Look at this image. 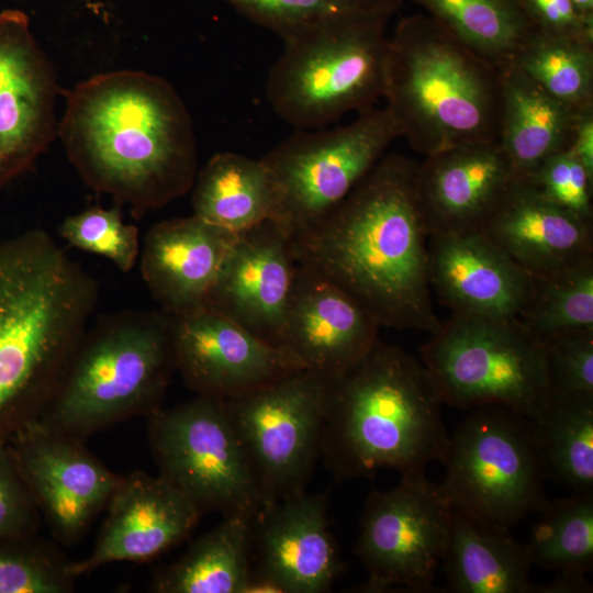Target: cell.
Returning <instances> with one entry per match:
<instances>
[{
  "label": "cell",
  "instance_id": "obj_13",
  "mask_svg": "<svg viewBox=\"0 0 593 593\" xmlns=\"http://www.w3.org/2000/svg\"><path fill=\"white\" fill-rule=\"evenodd\" d=\"M401 477L391 490H373L365 504L357 555L369 574L366 592L434 589L452 508L425 473Z\"/></svg>",
  "mask_w": 593,
  "mask_h": 593
},
{
  "label": "cell",
  "instance_id": "obj_33",
  "mask_svg": "<svg viewBox=\"0 0 593 593\" xmlns=\"http://www.w3.org/2000/svg\"><path fill=\"white\" fill-rule=\"evenodd\" d=\"M518 320L540 338L593 328V258L535 276L533 293Z\"/></svg>",
  "mask_w": 593,
  "mask_h": 593
},
{
  "label": "cell",
  "instance_id": "obj_30",
  "mask_svg": "<svg viewBox=\"0 0 593 593\" xmlns=\"http://www.w3.org/2000/svg\"><path fill=\"white\" fill-rule=\"evenodd\" d=\"M534 428L545 477L593 493V398L553 395Z\"/></svg>",
  "mask_w": 593,
  "mask_h": 593
},
{
  "label": "cell",
  "instance_id": "obj_17",
  "mask_svg": "<svg viewBox=\"0 0 593 593\" xmlns=\"http://www.w3.org/2000/svg\"><path fill=\"white\" fill-rule=\"evenodd\" d=\"M296 265L291 238L271 220L238 233L204 305L284 347V316Z\"/></svg>",
  "mask_w": 593,
  "mask_h": 593
},
{
  "label": "cell",
  "instance_id": "obj_6",
  "mask_svg": "<svg viewBox=\"0 0 593 593\" xmlns=\"http://www.w3.org/2000/svg\"><path fill=\"white\" fill-rule=\"evenodd\" d=\"M174 371L171 315L131 310L103 316L85 332L36 418L85 440L159 410Z\"/></svg>",
  "mask_w": 593,
  "mask_h": 593
},
{
  "label": "cell",
  "instance_id": "obj_27",
  "mask_svg": "<svg viewBox=\"0 0 593 593\" xmlns=\"http://www.w3.org/2000/svg\"><path fill=\"white\" fill-rule=\"evenodd\" d=\"M192 189L193 214L232 233L272 220L276 213L277 192L262 158L217 153L197 172Z\"/></svg>",
  "mask_w": 593,
  "mask_h": 593
},
{
  "label": "cell",
  "instance_id": "obj_11",
  "mask_svg": "<svg viewBox=\"0 0 593 593\" xmlns=\"http://www.w3.org/2000/svg\"><path fill=\"white\" fill-rule=\"evenodd\" d=\"M148 437L159 475L201 512L254 519L261 493L224 399L197 395L148 416Z\"/></svg>",
  "mask_w": 593,
  "mask_h": 593
},
{
  "label": "cell",
  "instance_id": "obj_42",
  "mask_svg": "<svg viewBox=\"0 0 593 593\" xmlns=\"http://www.w3.org/2000/svg\"><path fill=\"white\" fill-rule=\"evenodd\" d=\"M571 2L581 16L593 21V0H571Z\"/></svg>",
  "mask_w": 593,
  "mask_h": 593
},
{
  "label": "cell",
  "instance_id": "obj_37",
  "mask_svg": "<svg viewBox=\"0 0 593 593\" xmlns=\"http://www.w3.org/2000/svg\"><path fill=\"white\" fill-rule=\"evenodd\" d=\"M552 396L593 398V328L544 338Z\"/></svg>",
  "mask_w": 593,
  "mask_h": 593
},
{
  "label": "cell",
  "instance_id": "obj_40",
  "mask_svg": "<svg viewBox=\"0 0 593 593\" xmlns=\"http://www.w3.org/2000/svg\"><path fill=\"white\" fill-rule=\"evenodd\" d=\"M516 1L538 32L593 41V21L581 16L571 0Z\"/></svg>",
  "mask_w": 593,
  "mask_h": 593
},
{
  "label": "cell",
  "instance_id": "obj_20",
  "mask_svg": "<svg viewBox=\"0 0 593 593\" xmlns=\"http://www.w3.org/2000/svg\"><path fill=\"white\" fill-rule=\"evenodd\" d=\"M430 288L452 313L483 318H518L535 276L481 232L428 237Z\"/></svg>",
  "mask_w": 593,
  "mask_h": 593
},
{
  "label": "cell",
  "instance_id": "obj_22",
  "mask_svg": "<svg viewBox=\"0 0 593 593\" xmlns=\"http://www.w3.org/2000/svg\"><path fill=\"white\" fill-rule=\"evenodd\" d=\"M514 178L499 142L426 156L418 164L417 193L428 235L480 232Z\"/></svg>",
  "mask_w": 593,
  "mask_h": 593
},
{
  "label": "cell",
  "instance_id": "obj_41",
  "mask_svg": "<svg viewBox=\"0 0 593 593\" xmlns=\"http://www.w3.org/2000/svg\"><path fill=\"white\" fill-rule=\"evenodd\" d=\"M568 149L593 177V105L580 111Z\"/></svg>",
  "mask_w": 593,
  "mask_h": 593
},
{
  "label": "cell",
  "instance_id": "obj_4",
  "mask_svg": "<svg viewBox=\"0 0 593 593\" xmlns=\"http://www.w3.org/2000/svg\"><path fill=\"white\" fill-rule=\"evenodd\" d=\"M443 404L425 366L378 339L354 366L327 379L320 457L337 479L385 468L425 473L448 446Z\"/></svg>",
  "mask_w": 593,
  "mask_h": 593
},
{
  "label": "cell",
  "instance_id": "obj_28",
  "mask_svg": "<svg viewBox=\"0 0 593 593\" xmlns=\"http://www.w3.org/2000/svg\"><path fill=\"white\" fill-rule=\"evenodd\" d=\"M251 521L225 516L153 581L158 593H243L251 573Z\"/></svg>",
  "mask_w": 593,
  "mask_h": 593
},
{
  "label": "cell",
  "instance_id": "obj_36",
  "mask_svg": "<svg viewBox=\"0 0 593 593\" xmlns=\"http://www.w3.org/2000/svg\"><path fill=\"white\" fill-rule=\"evenodd\" d=\"M60 236L72 247L109 259L115 267L128 272L139 254V233L133 224L123 221L119 206H91L65 217Z\"/></svg>",
  "mask_w": 593,
  "mask_h": 593
},
{
  "label": "cell",
  "instance_id": "obj_15",
  "mask_svg": "<svg viewBox=\"0 0 593 593\" xmlns=\"http://www.w3.org/2000/svg\"><path fill=\"white\" fill-rule=\"evenodd\" d=\"M171 317L175 368L197 395L228 399L305 369L208 305Z\"/></svg>",
  "mask_w": 593,
  "mask_h": 593
},
{
  "label": "cell",
  "instance_id": "obj_25",
  "mask_svg": "<svg viewBox=\"0 0 593 593\" xmlns=\"http://www.w3.org/2000/svg\"><path fill=\"white\" fill-rule=\"evenodd\" d=\"M440 564L455 593L536 592L526 546L510 527L467 511L451 512Z\"/></svg>",
  "mask_w": 593,
  "mask_h": 593
},
{
  "label": "cell",
  "instance_id": "obj_39",
  "mask_svg": "<svg viewBox=\"0 0 593 593\" xmlns=\"http://www.w3.org/2000/svg\"><path fill=\"white\" fill-rule=\"evenodd\" d=\"M40 515L7 438H0V537L34 535Z\"/></svg>",
  "mask_w": 593,
  "mask_h": 593
},
{
  "label": "cell",
  "instance_id": "obj_18",
  "mask_svg": "<svg viewBox=\"0 0 593 593\" xmlns=\"http://www.w3.org/2000/svg\"><path fill=\"white\" fill-rule=\"evenodd\" d=\"M105 510L93 549L82 560L70 562L75 578L109 563L157 557L183 541L202 513L159 474L142 471L121 477Z\"/></svg>",
  "mask_w": 593,
  "mask_h": 593
},
{
  "label": "cell",
  "instance_id": "obj_32",
  "mask_svg": "<svg viewBox=\"0 0 593 593\" xmlns=\"http://www.w3.org/2000/svg\"><path fill=\"white\" fill-rule=\"evenodd\" d=\"M512 66L571 107L593 105V41L537 31L517 52Z\"/></svg>",
  "mask_w": 593,
  "mask_h": 593
},
{
  "label": "cell",
  "instance_id": "obj_34",
  "mask_svg": "<svg viewBox=\"0 0 593 593\" xmlns=\"http://www.w3.org/2000/svg\"><path fill=\"white\" fill-rule=\"evenodd\" d=\"M281 40L333 21L381 15L391 18L402 0H220Z\"/></svg>",
  "mask_w": 593,
  "mask_h": 593
},
{
  "label": "cell",
  "instance_id": "obj_9",
  "mask_svg": "<svg viewBox=\"0 0 593 593\" xmlns=\"http://www.w3.org/2000/svg\"><path fill=\"white\" fill-rule=\"evenodd\" d=\"M441 462L439 485L452 510L511 527L547 501L534 423L506 407L472 409Z\"/></svg>",
  "mask_w": 593,
  "mask_h": 593
},
{
  "label": "cell",
  "instance_id": "obj_5",
  "mask_svg": "<svg viewBox=\"0 0 593 593\" xmlns=\"http://www.w3.org/2000/svg\"><path fill=\"white\" fill-rule=\"evenodd\" d=\"M382 99L399 137L425 156L497 142L500 70L427 14L401 18L389 37Z\"/></svg>",
  "mask_w": 593,
  "mask_h": 593
},
{
  "label": "cell",
  "instance_id": "obj_24",
  "mask_svg": "<svg viewBox=\"0 0 593 593\" xmlns=\"http://www.w3.org/2000/svg\"><path fill=\"white\" fill-rule=\"evenodd\" d=\"M236 236L194 214L153 225L141 273L161 311L175 316L204 305Z\"/></svg>",
  "mask_w": 593,
  "mask_h": 593
},
{
  "label": "cell",
  "instance_id": "obj_38",
  "mask_svg": "<svg viewBox=\"0 0 593 593\" xmlns=\"http://www.w3.org/2000/svg\"><path fill=\"white\" fill-rule=\"evenodd\" d=\"M528 178L550 201L593 222L591 177L569 149L545 159Z\"/></svg>",
  "mask_w": 593,
  "mask_h": 593
},
{
  "label": "cell",
  "instance_id": "obj_21",
  "mask_svg": "<svg viewBox=\"0 0 593 593\" xmlns=\"http://www.w3.org/2000/svg\"><path fill=\"white\" fill-rule=\"evenodd\" d=\"M326 512L324 495L305 492L264 507L251 521L258 563L254 572L282 593L328 591L343 566Z\"/></svg>",
  "mask_w": 593,
  "mask_h": 593
},
{
  "label": "cell",
  "instance_id": "obj_26",
  "mask_svg": "<svg viewBox=\"0 0 593 593\" xmlns=\"http://www.w3.org/2000/svg\"><path fill=\"white\" fill-rule=\"evenodd\" d=\"M501 75L497 142L515 176L528 177L545 159L570 147L583 108L556 99L512 65Z\"/></svg>",
  "mask_w": 593,
  "mask_h": 593
},
{
  "label": "cell",
  "instance_id": "obj_23",
  "mask_svg": "<svg viewBox=\"0 0 593 593\" xmlns=\"http://www.w3.org/2000/svg\"><path fill=\"white\" fill-rule=\"evenodd\" d=\"M480 232L533 276L593 258V222L546 198L528 179H513Z\"/></svg>",
  "mask_w": 593,
  "mask_h": 593
},
{
  "label": "cell",
  "instance_id": "obj_19",
  "mask_svg": "<svg viewBox=\"0 0 593 593\" xmlns=\"http://www.w3.org/2000/svg\"><path fill=\"white\" fill-rule=\"evenodd\" d=\"M380 325L334 282L298 262L286 310L283 345L305 367L333 379L376 344Z\"/></svg>",
  "mask_w": 593,
  "mask_h": 593
},
{
  "label": "cell",
  "instance_id": "obj_7",
  "mask_svg": "<svg viewBox=\"0 0 593 593\" xmlns=\"http://www.w3.org/2000/svg\"><path fill=\"white\" fill-rule=\"evenodd\" d=\"M390 18L356 16L282 40L266 80L275 113L295 130L326 127L383 97Z\"/></svg>",
  "mask_w": 593,
  "mask_h": 593
},
{
  "label": "cell",
  "instance_id": "obj_3",
  "mask_svg": "<svg viewBox=\"0 0 593 593\" xmlns=\"http://www.w3.org/2000/svg\"><path fill=\"white\" fill-rule=\"evenodd\" d=\"M98 294L96 279L45 231L0 242V438L43 411Z\"/></svg>",
  "mask_w": 593,
  "mask_h": 593
},
{
  "label": "cell",
  "instance_id": "obj_29",
  "mask_svg": "<svg viewBox=\"0 0 593 593\" xmlns=\"http://www.w3.org/2000/svg\"><path fill=\"white\" fill-rule=\"evenodd\" d=\"M501 71L537 32L516 0H411Z\"/></svg>",
  "mask_w": 593,
  "mask_h": 593
},
{
  "label": "cell",
  "instance_id": "obj_16",
  "mask_svg": "<svg viewBox=\"0 0 593 593\" xmlns=\"http://www.w3.org/2000/svg\"><path fill=\"white\" fill-rule=\"evenodd\" d=\"M59 91L46 54L19 10L0 13V186L30 169L57 133Z\"/></svg>",
  "mask_w": 593,
  "mask_h": 593
},
{
  "label": "cell",
  "instance_id": "obj_8",
  "mask_svg": "<svg viewBox=\"0 0 593 593\" xmlns=\"http://www.w3.org/2000/svg\"><path fill=\"white\" fill-rule=\"evenodd\" d=\"M444 404L503 406L538 422L552 400L542 340L518 318L452 313L421 347Z\"/></svg>",
  "mask_w": 593,
  "mask_h": 593
},
{
  "label": "cell",
  "instance_id": "obj_10",
  "mask_svg": "<svg viewBox=\"0 0 593 593\" xmlns=\"http://www.w3.org/2000/svg\"><path fill=\"white\" fill-rule=\"evenodd\" d=\"M398 132L385 108L336 127L295 130L262 158L277 192L271 220L289 238L334 210L385 155Z\"/></svg>",
  "mask_w": 593,
  "mask_h": 593
},
{
  "label": "cell",
  "instance_id": "obj_12",
  "mask_svg": "<svg viewBox=\"0 0 593 593\" xmlns=\"http://www.w3.org/2000/svg\"><path fill=\"white\" fill-rule=\"evenodd\" d=\"M327 379L301 369L224 399L264 507L304 492L321 452Z\"/></svg>",
  "mask_w": 593,
  "mask_h": 593
},
{
  "label": "cell",
  "instance_id": "obj_1",
  "mask_svg": "<svg viewBox=\"0 0 593 593\" xmlns=\"http://www.w3.org/2000/svg\"><path fill=\"white\" fill-rule=\"evenodd\" d=\"M418 163L384 155L334 210L292 242L298 262L321 273L378 324L435 333L428 231L417 193Z\"/></svg>",
  "mask_w": 593,
  "mask_h": 593
},
{
  "label": "cell",
  "instance_id": "obj_35",
  "mask_svg": "<svg viewBox=\"0 0 593 593\" xmlns=\"http://www.w3.org/2000/svg\"><path fill=\"white\" fill-rule=\"evenodd\" d=\"M34 535L0 537V593H65L70 562Z\"/></svg>",
  "mask_w": 593,
  "mask_h": 593
},
{
  "label": "cell",
  "instance_id": "obj_14",
  "mask_svg": "<svg viewBox=\"0 0 593 593\" xmlns=\"http://www.w3.org/2000/svg\"><path fill=\"white\" fill-rule=\"evenodd\" d=\"M11 454L54 537L76 542L105 506L122 475L83 445L34 417L7 437Z\"/></svg>",
  "mask_w": 593,
  "mask_h": 593
},
{
  "label": "cell",
  "instance_id": "obj_2",
  "mask_svg": "<svg viewBox=\"0 0 593 593\" xmlns=\"http://www.w3.org/2000/svg\"><path fill=\"white\" fill-rule=\"evenodd\" d=\"M65 97L57 134L91 189L128 204L137 219L192 189L193 122L167 80L118 70L81 81Z\"/></svg>",
  "mask_w": 593,
  "mask_h": 593
},
{
  "label": "cell",
  "instance_id": "obj_31",
  "mask_svg": "<svg viewBox=\"0 0 593 593\" xmlns=\"http://www.w3.org/2000/svg\"><path fill=\"white\" fill-rule=\"evenodd\" d=\"M525 545L532 564L559 573L593 570V493L547 500Z\"/></svg>",
  "mask_w": 593,
  "mask_h": 593
}]
</instances>
